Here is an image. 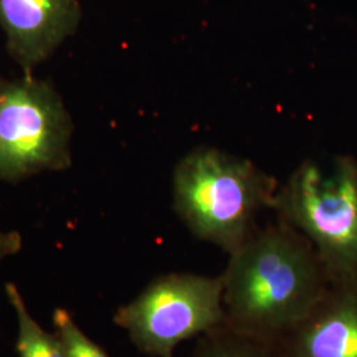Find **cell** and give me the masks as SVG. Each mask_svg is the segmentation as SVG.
Wrapping results in <instances>:
<instances>
[{"instance_id": "1", "label": "cell", "mask_w": 357, "mask_h": 357, "mask_svg": "<svg viewBox=\"0 0 357 357\" xmlns=\"http://www.w3.org/2000/svg\"><path fill=\"white\" fill-rule=\"evenodd\" d=\"M220 275L224 324L268 342L305 319L331 284L312 243L280 218L231 252Z\"/></svg>"}, {"instance_id": "2", "label": "cell", "mask_w": 357, "mask_h": 357, "mask_svg": "<svg viewBox=\"0 0 357 357\" xmlns=\"http://www.w3.org/2000/svg\"><path fill=\"white\" fill-rule=\"evenodd\" d=\"M277 180L253 163L200 147L181 159L172 178L174 209L195 237L228 255L257 229L255 218L274 209Z\"/></svg>"}, {"instance_id": "3", "label": "cell", "mask_w": 357, "mask_h": 357, "mask_svg": "<svg viewBox=\"0 0 357 357\" xmlns=\"http://www.w3.org/2000/svg\"><path fill=\"white\" fill-rule=\"evenodd\" d=\"M274 211L301 231L331 282H357V160L306 162L278 190Z\"/></svg>"}, {"instance_id": "4", "label": "cell", "mask_w": 357, "mask_h": 357, "mask_svg": "<svg viewBox=\"0 0 357 357\" xmlns=\"http://www.w3.org/2000/svg\"><path fill=\"white\" fill-rule=\"evenodd\" d=\"M73 121L50 81L0 75V180L19 183L72 166Z\"/></svg>"}, {"instance_id": "5", "label": "cell", "mask_w": 357, "mask_h": 357, "mask_svg": "<svg viewBox=\"0 0 357 357\" xmlns=\"http://www.w3.org/2000/svg\"><path fill=\"white\" fill-rule=\"evenodd\" d=\"M115 324L141 352L174 357L178 344L200 337L225 321L221 275L169 273L119 307Z\"/></svg>"}, {"instance_id": "6", "label": "cell", "mask_w": 357, "mask_h": 357, "mask_svg": "<svg viewBox=\"0 0 357 357\" xmlns=\"http://www.w3.org/2000/svg\"><path fill=\"white\" fill-rule=\"evenodd\" d=\"M82 19L78 0H0L6 48L24 76L45 63Z\"/></svg>"}, {"instance_id": "7", "label": "cell", "mask_w": 357, "mask_h": 357, "mask_svg": "<svg viewBox=\"0 0 357 357\" xmlns=\"http://www.w3.org/2000/svg\"><path fill=\"white\" fill-rule=\"evenodd\" d=\"M278 343L284 357H357V282H331Z\"/></svg>"}, {"instance_id": "8", "label": "cell", "mask_w": 357, "mask_h": 357, "mask_svg": "<svg viewBox=\"0 0 357 357\" xmlns=\"http://www.w3.org/2000/svg\"><path fill=\"white\" fill-rule=\"evenodd\" d=\"M191 357H284L278 342H268L221 324L202 335Z\"/></svg>"}, {"instance_id": "9", "label": "cell", "mask_w": 357, "mask_h": 357, "mask_svg": "<svg viewBox=\"0 0 357 357\" xmlns=\"http://www.w3.org/2000/svg\"><path fill=\"white\" fill-rule=\"evenodd\" d=\"M7 298L13 307L17 319V340L16 351L20 357H65L64 347L59 335H52L43 330L38 321L33 319L26 302L13 283L6 284Z\"/></svg>"}, {"instance_id": "10", "label": "cell", "mask_w": 357, "mask_h": 357, "mask_svg": "<svg viewBox=\"0 0 357 357\" xmlns=\"http://www.w3.org/2000/svg\"><path fill=\"white\" fill-rule=\"evenodd\" d=\"M53 324L64 347L65 357H110L102 347L81 331L73 317L64 308H57L53 312Z\"/></svg>"}, {"instance_id": "11", "label": "cell", "mask_w": 357, "mask_h": 357, "mask_svg": "<svg viewBox=\"0 0 357 357\" xmlns=\"http://www.w3.org/2000/svg\"><path fill=\"white\" fill-rule=\"evenodd\" d=\"M22 236L17 231L0 230V264L11 257L17 255L22 249Z\"/></svg>"}]
</instances>
